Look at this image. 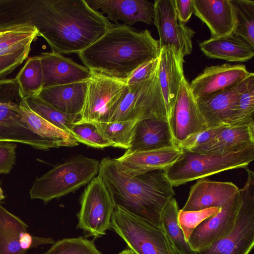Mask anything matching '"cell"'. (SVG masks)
<instances>
[{
    "label": "cell",
    "mask_w": 254,
    "mask_h": 254,
    "mask_svg": "<svg viewBox=\"0 0 254 254\" xmlns=\"http://www.w3.org/2000/svg\"><path fill=\"white\" fill-rule=\"evenodd\" d=\"M22 25L59 54H78L113 25L85 0H0V31Z\"/></svg>",
    "instance_id": "1"
},
{
    "label": "cell",
    "mask_w": 254,
    "mask_h": 254,
    "mask_svg": "<svg viewBox=\"0 0 254 254\" xmlns=\"http://www.w3.org/2000/svg\"><path fill=\"white\" fill-rule=\"evenodd\" d=\"M159 42L146 29L114 25L78 54L92 72L125 81L138 66L158 57Z\"/></svg>",
    "instance_id": "2"
},
{
    "label": "cell",
    "mask_w": 254,
    "mask_h": 254,
    "mask_svg": "<svg viewBox=\"0 0 254 254\" xmlns=\"http://www.w3.org/2000/svg\"><path fill=\"white\" fill-rule=\"evenodd\" d=\"M98 176L104 182L115 205L161 227L162 212L175 195L164 170L130 176L122 170L115 158L107 157L100 162Z\"/></svg>",
    "instance_id": "3"
},
{
    "label": "cell",
    "mask_w": 254,
    "mask_h": 254,
    "mask_svg": "<svg viewBox=\"0 0 254 254\" xmlns=\"http://www.w3.org/2000/svg\"><path fill=\"white\" fill-rule=\"evenodd\" d=\"M181 150L182 153L178 160L164 170L173 187L228 170L246 169L254 159V145L225 152Z\"/></svg>",
    "instance_id": "4"
},
{
    "label": "cell",
    "mask_w": 254,
    "mask_h": 254,
    "mask_svg": "<svg viewBox=\"0 0 254 254\" xmlns=\"http://www.w3.org/2000/svg\"><path fill=\"white\" fill-rule=\"evenodd\" d=\"M99 164V161L92 158L82 155L72 157L37 177L29 191L30 198L47 203L74 192L98 175Z\"/></svg>",
    "instance_id": "5"
},
{
    "label": "cell",
    "mask_w": 254,
    "mask_h": 254,
    "mask_svg": "<svg viewBox=\"0 0 254 254\" xmlns=\"http://www.w3.org/2000/svg\"><path fill=\"white\" fill-rule=\"evenodd\" d=\"M23 99L15 78L0 79V141L21 143L42 150L57 148L29 127L20 108Z\"/></svg>",
    "instance_id": "6"
},
{
    "label": "cell",
    "mask_w": 254,
    "mask_h": 254,
    "mask_svg": "<svg viewBox=\"0 0 254 254\" xmlns=\"http://www.w3.org/2000/svg\"><path fill=\"white\" fill-rule=\"evenodd\" d=\"M110 228L137 254H177L161 227L116 205Z\"/></svg>",
    "instance_id": "7"
},
{
    "label": "cell",
    "mask_w": 254,
    "mask_h": 254,
    "mask_svg": "<svg viewBox=\"0 0 254 254\" xmlns=\"http://www.w3.org/2000/svg\"><path fill=\"white\" fill-rule=\"evenodd\" d=\"M246 183L239 190L242 204L229 234L196 254H249L254 246V173L248 169Z\"/></svg>",
    "instance_id": "8"
},
{
    "label": "cell",
    "mask_w": 254,
    "mask_h": 254,
    "mask_svg": "<svg viewBox=\"0 0 254 254\" xmlns=\"http://www.w3.org/2000/svg\"><path fill=\"white\" fill-rule=\"evenodd\" d=\"M127 86L126 93L108 122L155 118L168 123L157 71L147 81Z\"/></svg>",
    "instance_id": "9"
},
{
    "label": "cell",
    "mask_w": 254,
    "mask_h": 254,
    "mask_svg": "<svg viewBox=\"0 0 254 254\" xmlns=\"http://www.w3.org/2000/svg\"><path fill=\"white\" fill-rule=\"evenodd\" d=\"M77 214V228L86 237H100L110 228L115 202L103 180L95 177L84 190Z\"/></svg>",
    "instance_id": "10"
},
{
    "label": "cell",
    "mask_w": 254,
    "mask_h": 254,
    "mask_svg": "<svg viewBox=\"0 0 254 254\" xmlns=\"http://www.w3.org/2000/svg\"><path fill=\"white\" fill-rule=\"evenodd\" d=\"M127 89L125 81L93 72L87 81L84 105L77 122H108Z\"/></svg>",
    "instance_id": "11"
},
{
    "label": "cell",
    "mask_w": 254,
    "mask_h": 254,
    "mask_svg": "<svg viewBox=\"0 0 254 254\" xmlns=\"http://www.w3.org/2000/svg\"><path fill=\"white\" fill-rule=\"evenodd\" d=\"M241 204L239 191L217 213L198 225L188 241L191 250L199 252L227 236L234 226Z\"/></svg>",
    "instance_id": "12"
},
{
    "label": "cell",
    "mask_w": 254,
    "mask_h": 254,
    "mask_svg": "<svg viewBox=\"0 0 254 254\" xmlns=\"http://www.w3.org/2000/svg\"><path fill=\"white\" fill-rule=\"evenodd\" d=\"M170 127L175 145L209 127L185 78L183 79L175 103Z\"/></svg>",
    "instance_id": "13"
},
{
    "label": "cell",
    "mask_w": 254,
    "mask_h": 254,
    "mask_svg": "<svg viewBox=\"0 0 254 254\" xmlns=\"http://www.w3.org/2000/svg\"><path fill=\"white\" fill-rule=\"evenodd\" d=\"M154 3L153 23L159 33L160 49L170 45L181 52L184 57L190 54L195 32L178 23L174 0H156Z\"/></svg>",
    "instance_id": "14"
},
{
    "label": "cell",
    "mask_w": 254,
    "mask_h": 254,
    "mask_svg": "<svg viewBox=\"0 0 254 254\" xmlns=\"http://www.w3.org/2000/svg\"><path fill=\"white\" fill-rule=\"evenodd\" d=\"M158 59V83L170 126L180 86L185 78L184 56L175 47L168 45L160 49Z\"/></svg>",
    "instance_id": "15"
},
{
    "label": "cell",
    "mask_w": 254,
    "mask_h": 254,
    "mask_svg": "<svg viewBox=\"0 0 254 254\" xmlns=\"http://www.w3.org/2000/svg\"><path fill=\"white\" fill-rule=\"evenodd\" d=\"M251 73L242 64H224L207 66L191 81L190 87L197 100L233 87Z\"/></svg>",
    "instance_id": "16"
},
{
    "label": "cell",
    "mask_w": 254,
    "mask_h": 254,
    "mask_svg": "<svg viewBox=\"0 0 254 254\" xmlns=\"http://www.w3.org/2000/svg\"><path fill=\"white\" fill-rule=\"evenodd\" d=\"M87 4L99 11L110 21L117 24L118 20L126 25H132L141 22L153 23L154 3L145 0H87Z\"/></svg>",
    "instance_id": "17"
},
{
    "label": "cell",
    "mask_w": 254,
    "mask_h": 254,
    "mask_svg": "<svg viewBox=\"0 0 254 254\" xmlns=\"http://www.w3.org/2000/svg\"><path fill=\"white\" fill-rule=\"evenodd\" d=\"M43 88L88 81L93 72L62 54L42 53Z\"/></svg>",
    "instance_id": "18"
},
{
    "label": "cell",
    "mask_w": 254,
    "mask_h": 254,
    "mask_svg": "<svg viewBox=\"0 0 254 254\" xmlns=\"http://www.w3.org/2000/svg\"><path fill=\"white\" fill-rule=\"evenodd\" d=\"M250 76L233 87L196 100L209 127L231 125L237 100L246 88Z\"/></svg>",
    "instance_id": "19"
},
{
    "label": "cell",
    "mask_w": 254,
    "mask_h": 254,
    "mask_svg": "<svg viewBox=\"0 0 254 254\" xmlns=\"http://www.w3.org/2000/svg\"><path fill=\"white\" fill-rule=\"evenodd\" d=\"M239 191V189L232 182L201 179L191 187L188 198L182 210L194 211L220 208Z\"/></svg>",
    "instance_id": "20"
},
{
    "label": "cell",
    "mask_w": 254,
    "mask_h": 254,
    "mask_svg": "<svg viewBox=\"0 0 254 254\" xmlns=\"http://www.w3.org/2000/svg\"><path fill=\"white\" fill-rule=\"evenodd\" d=\"M182 153L181 149L171 147L124 154L115 159L123 171L134 176L152 170H165L175 163Z\"/></svg>",
    "instance_id": "21"
},
{
    "label": "cell",
    "mask_w": 254,
    "mask_h": 254,
    "mask_svg": "<svg viewBox=\"0 0 254 254\" xmlns=\"http://www.w3.org/2000/svg\"><path fill=\"white\" fill-rule=\"evenodd\" d=\"M176 147L169 124L159 119H147L136 124L130 147L124 154Z\"/></svg>",
    "instance_id": "22"
},
{
    "label": "cell",
    "mask_w": 254,
    "mask_h": 254,
    "mask_svg": "<svg viewBox=\"0 0 254 254\" xmlns=\"http://www.w3.org/2000/svg\"><path fill=\"white\" fill-rule=\"evenodd\" d=\"M193 13L209 28L210 38L233 33L234 19L230 0H192Z\"/></svg>",
    "instance_id": "23"
},
{
    "label": "cell",
    "mask_w": 254,
    "mask_h": 254,
    "mask_svg": "<svg viewBox=\"0 0 254 254\" xmlns=\"http://www.w3.org/2000/svg\"><path fill=\"white\" fill-rule=\"evenodd\" d=\"M87 81L45 87L37 96L62 113L80 115L84 105Z\"/></svg>",
    "instance_id": "24"
},
{
    "label": "cell",
    "mask_w": 254,
    "mask_h": 254,
    "mask_svg": "<svg viewBox=\"0 0 254 254\" xmlns=\"http://www.w3.org/2000/svg\"><path fill=\"white\" fill-rule=\"evenodd\" d=\"M199 46L207 57L228 62H245L254 56V47L233 32L222 37L210 38L200 42Z\"/></svg>",
    "instance_id": "25"
},
{
    "label": "cell",
    "mask_w": 254,
    "mask_h": 254,
    "mask_svg": "<svg viewBox=\"0 0 254 254\" xmlns=\"http://www.w3.org/2000/svg\"><path fill=\"white\" fill-rule=\"evenodd\" d=\"M254 145V122L223 126L213 139L195 153L229 152Z\"/></svg>",
    "instance_id": "26"
},
{
    "label": "cell",
    "mask_w": 254,
    "mask_h": 254,
    "mask_svg": "<svg viewBox=\"0 0 254 254\" xmlns=\"http://www.w3.org/2000/svg\"><path fill=\"white\" fill-rule=\"evenodd\" d=\"M27 229L24 221L0 205V254H26L20 242Z\"/></svg>",
    "instance_id": "27"
},
{
    "label": "cell",
    "mask_w": 254,
    "mask_h": 254,
    "mask_svg": "<svg viewBox=\"0 0 254 254\" xmlns=\"http://www.w3.org/2000/svg\"><path fill=\"white\" fill-rule=\"evenodd\" d=\"M20 110L29 127L39 135L53 142L57 147H73L78 142L69 133L50 123L33 111L23 99Z\"/></svg>",
    "instance_id": "28"
},
{
    "label": "cell",
    "mask_w": 254,
    "mask_h": 254,
    "mask_svg": "<svg viewBox=\"0 0 254 254\" xmlns=\"http://www.w3.org/2000/svg\"><path fill=\"white\" fill-rule=\"evenodd\" d=\"M176 199L173 197L163 209L161 226L170 241L177 254H196L186 240L178 220L179 211Z\"/></svg>",
    "instance_id": "29"
},
{
    "label": "cell",
    "mask_w": 254,
    "mask_h": 254,
    "mask_svg": "<svg viewBox=\"0 0 254 254\" xmlns=\"http://www.w3.org/2000/svg\"><path fill=\"white\" fill-rule=\"evenodd\" d=\"M23 99L38 96L43 88V77L40 56L28 58L14 78Z\"/></svg>",
    "instance_id": "30"
},
{
    "label": "cell",
    "mask_w": 254,
    "mask_h": 254,
    "mask_svg": "<svg viewBox=\"0 0 254 254\" xmlns=\"http://www.w3.org/2000/svg\"><path fill=\"white\" fill-rule=\"evenodd\" d=\"M234 19L233 33L254 47V1L230 0Z\"/></svg>",
    "instance_id": "31"
},
{
    "label": "cell",
    "mask_w": 254,
    "mask_h": 254,
    "mask_svg": "<svg viewBox=\"0 0 254 254\" xmlns=\"http://www.w3.org/2000/svg\"><path fill=\"white\" fill-rule=\"evenodd\" d=\"M138 121L94 122L112 146L127 149L130 145L134 130ZM93 123V122H92Z\"/></svg>",
    "instance_id": "32"
},
{
    "label": "cell",
    "mask_w": 254,
    "mask_h": 254,
    "mask_svg": "<svg viewBox=\"0 0 254 254\" xmlns=\"http://www.w3.org/2000/svg\"><path fill=\"white\" fill-rule=\"evenodd\" d=\"M24 100L33 111L50 123L68 133L72 125L80 120V115L62 113L37 96Z\"/></svg>",
    "instance_id": "33"
},
{
    "label": "cell",
    "mask_w": 254,
    "mask_h": 254,
    "mask_svg": "<svg viewBox=\"0 0 254 254\" xmlns=\"http://www.w3.org/2000/svg\"><path fill=\"white\" fill-rule=\"evenodd\" d=\"M254 74L250 76L246 88L237 101L234 118L231 125L254 122Z\"/></svg>",
    "instance_id": "34"
},
{
    "label": "cell",
    "mask_w": 254,
    "mask_h": 254,
    "mask_svg": "<svg viewBox=\"0 0 254 254\" xmlns=\"http://www.w3.org/2000/svg\"><path fill=\"white\" fill-rule=\"evenodd\" d=\"M69 133L78 142L88 146L100 149L112 146L92 122H77L72 125Z\"/></svg>",
    "instance_id": "35"
},
{
    "label": "cell",
    "mask_w": 254,
    "mask_h": 254,
    "mask_svg": "<svg viewBox=\"0 0 254 254\" xmlns=\"http://www.w3.org/2000/svg\"><path fill=\"white\" fill-rule=\"evenodd\" d=\"M40 254H102L97 249L93 240L79 237L59 240L55 242L49 250Z\"/></svg>",
    "instance_id": "36"
},
{
    "label": "cell",
    "mask_w": 254,
    "mask_h": 254,
    "mask_svg": "<svg viewBox=\"0 0 254 254\" xmlns=\"http://www.w3.org/2000/svg\"><path fill=\"white\" fill-rule=\"evenodd\" d=\"M220 209L219 207H211L194 211L179 210L178 222L187 242L197 226L208 217L217 213Z\"/></svg>",
    "instance_id": "37"
},
{
    "label": "cell",
    "mask_w": 254,
    "mask_h": 254,
    "mask_svg": "<svg viewBox=\"0 0 254 254\" xmlns=\"http://www.w3.org/2000/svg\"><path fill=\"white\" fill-rule=\"evenodd\" d=\"M26 32L24 25L0 31V55L13 52L23 45L26 39Z\"/></svg>",
    "instance_id": "38"
},
{
    "label": "cell",
    "mask_w": 254,
    "mask_h": 254,
    "mask_svg": "<svg viewBox=\"0 0 254 254\" xmlns=\"http://www.w3.org/2000/svg\"><path fill=\"white\" fill-rule=\"evenodd\" d=\"M31 45L25 46L17 51L0 55V79L11 73L28 56Z\"/></svg>",
    "instance_id": "39"
},
{
    "label": "cell",
    "mask_w": 254,
    "mask_h": 254,
    "mask_svg": "<svg viewBox=\"0 0 254 254\" xmlns=\"http://www.w3.org/2000/svg\"><path fill=\"white\" fill-rule=\"evenodd\" d=\"M222 126L209 127L198 132L183 142L179 148L192 152H196L211 142L219 132Z\"/></svg>",
    "instance_id": "40"
},
{
    "label": "cell",
    "mask_w": 254,
    "mask_h": 254,
    "mask_svg": "<svg viewBox=\"0 0 254 254\" xmlns=\"http://www.w3.org/2000/svg\"><path fill=\"white\" fill-rule=\"evenodd\" d=\"M158 64V57L141 64L127 79L126 80L127 85H134L150 79L156 72Z\"/></svg>",
    "instance_id": "41"
},
{
    "label": "cell",
    "mask_w": 254,
    "mask_h": 254,
    "mask_svg": "<svg viewBox=\"0 0 254 254\" xmlns=\"http://www.w3.org/2000/svg\"><path fill=\"white\" fill-rule=\"evenodd\" d=\"M14 142L0 141V174H8L15 163L16 148Z\"/></svg>",
    "instance_id": "42"
},
{
    "label": "cell",
    "mask_w": 254,
    "mask_h": 254,
    "mask_svg": "<svg viewBox=\"0 0 254 254\" xmlns=\"http://www.w3.org/2000/svg\"><path fill=\"white\" fill-rule=\"evenodd\" d=\"M174 4L179 23L186 25L194 12L192 0H174Z\"/></svg>",
    "instance_id": "43"
},
{
    "label": "cell",
    "mask_w": 254,
    "mask_h": 254,
    "mask_svg": "<svg viewBox=\"0 0 254 254\" xmlns=\"http://www.w3.org/2000/svg\"><path fill=\"white\" fill-rule=\"evenodd\" d=\"M119 254H137L133 251L129 249V248L123 250L121 252H120Z\"/></svg>",
    "instance_id": "44"
},
{
    "label": "cell",
    "mask_w": 254,
    "mask_h": 254,
    "mask_svg": "<svg viewBox=\"0 0 254 254\" xmlns=\"http://www.w3.org/2000/svg\"><path fill=\"white\" fill-rule=\"evenodd\" d=\"M5 197V196L3 194V191L0 187V200L4 199Z\"/></svg>",
    "instance_id": "45"
}]
</instances>
